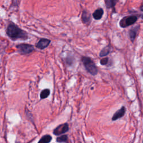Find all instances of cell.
Listing matches in <instances>:
<instances>
[{"label": "cell", "mask_w": 143, "mask_h": 143, "mask_svg": "<svg viewBox=\"0 0 143 143\" xmlns=\"http://www.w3.org/2000/svg\"><path fill=\"white\" fill-rule=\"evenodd\" d=\"M6 34L13 41L17 40H25L28 39L27 33L13 23H10L8 25L6 29Z\"/></svg>", "instance_id": "1"}, {"label": "cell", "mask_w": 143, "mask_h": 143, "mask_svg": "<svg viewBox=\"0 0 143 143\" xmlns=\"http://www.w3.org/2000/svg\"><path fill=\"white\" fill-rule=\"evenodd\" d=\"M83 64L86 68V71L92 75H96L98 73V69L94 62L90 58L83 57L82 58Z\"/></svg>", "instance_id": "2"}, {"label": "cell", "mask_w": 143, "mask_h": 143, "mask_svg": "<svg viewBox=\"0 0 143 143\" xmlns=\"http://www.w3.org/2000/svg\"><path fill=\"white\" fill-rule=\"evenodd\" d=\"M138 20V17L136 16H128L124 17L120 20V26L122 28H126L135 24Z\"/></svg>", "instance_id": "3"}, {"label": "cell", "mask_w": 143, "mask_h": 143, "mask_svg": "<svg viewBox=\"0 0 143 143\" xmlns=\"http://www.w3.org/2000/svg\"><path fill=\"white\" fill-rule=\"evenodd\" d=\"M18 51L21 54H28L35 50L34 47L28 44H20L16 45Z\"/></svg>", "instance_id": "4"}, {"label": "cell", "mask_w": 143, "mask_h": 143, "mask_svg": "<svg viewBox=\"0 0 143 143\" xmlns=\"http://www.w3.org/2000/svg\"><path fill=\"white\" fill-rule=\"evenodd\" d=\"M69 131V125L67 123L60 124L53 130V134L56 136H59L67 133Z\"/></svg>", "instance_id": "5"}, {"label": "cell", "mask_w": 143, "mask_h": 143, "mask_svg": "<svg viewBox=\"0 0 143 143\" xmlns=\"http://www.w3.org/2000/svg\"><path fill=\"white\" fill-rule=\"evenodd\" d=\"M50 40L45 39V38H41V39H40L39 41L37 42V43L36 44V47L38 49L42 50V49L47 48V47L49 45V44H50Z\"/></svg>", "instance_id": "6"}, {"label": "cell", "mask_w": 143, "mask_h": 143, "mask_svg": "<svg viewBox=\"0 0 143 143\" xmlns=\"http://www.w3.org/2000/svg\"><path fill=\"white\" fill-rule=\"evenodd\" d=\"M81 20L83 23L85 25H88L91 21V13L86 10H83L82 13Z\"/></svg>", "instance_id": "7"}, {"label": "cell", "mask_w": 143, "mask_h": 143, "mask_svg": "<svg viewBox=\"0 0 143 143\" xmlns=\"http://www.w3.org/2000/svg\"><path fill=\"white\" fill-rule=\"evenodd\" d=\"M125 112H126V108H125V107L122 106L121 108L113 114L112 117V120L116 121L122 117L125 114Z\"/></svg>", "instance_id": "8"}, {"label": "cell", "mask_w": 143, "mask_h": 143, "mask_svg": "<svg viewBox=\"0 0 143 143\" xmlns=\"http://www.w3.org/2000/svg\"><path fill=\"white\" fill-rule=\"evenodd\" d=\"M104 11L102 8H98L97 10H96L93 13L92 16L94 19L96 20H100L101 19L103 15H104Z\"/></svg>", "instance_id": "9"}, {"label": "cell", "mask_w": 143, "mask_h": 143, "mask_svg": "<svg viewBox=\"0 0 143 143\" xmlns=\"http://www.w3.org/2000/svg\"><path fill=\"white\" fill-rule=\"evenodd\" d=\"M139 29V26H135V28L131 29V30H130L129 36L132 41H134V40H135V39L136 38Z\"/></svg>", "instance_id": "10"}, {"label": "cell", "mask_w": 143, "mask_h": 143, "mask_svg": "<svg viewBox=\"0 0 143 143\" xmlns=\"http://www.w3.org/2000/svg\"><path fill=\"white\" fill-rule=\"evenodd\" d=\"M111 51V47L109 45L103 48L100 53V57H104L108 54Z\"/></svg>", "instance_id": "11"}, {"label": "cell", "mask_w": 143, "mask_h": 143, "mask_svg": "<svg viewBox=\"0 0 143 143\" xmlns=\"http://www.w3.org/2000/svg\"><path fill=\"white\" fill-rule=\"evenodd\" d=\"M52 140V137L50 135H45L42 136L37 143H49Z\"/></svg>", "instance_id": "12"}, {"label": "cell", "mask_w": 143, "mask_h": 143, "mask_svg": "<svg viewBox=\"0 0 143 143\" xmlns=\"http://www.w3.org/2000/svg\"><path fill=\"white\" fill-rule=\"evenodd\" d=\"M105 2L106 7L107 8H111L115 7L117 1H116V0H105Z\"/></svg>", "instance_id": "13"}, {"label": "cell", "mask_w": 143, "mask_h": 143, "mask_svg": "<svg viewBox=\"0 0 143 143\" xmlns=\"http://www.w3.org/2000/svg\"><path fill=\"white\" fill-rule=\"evenodd\" d=\"M50 91L49 89H44L42 90L41 93H40V98L42 100L45 99V98H46L48 97V96L50 95Z\"/></svg>", "instance_id": "14"}, {"label": "cell", "mask_w": 143, "mask_h": 143, "mask_svg": "<svg viewBox=\"0 0 143 143\" xmlns=\"http://www.w3.org/2000/svg\"><path fill=\"white\" fill-rule=\"evenodd\" d=\"M68 137L67 135H63L58 137L56 139V142L59 143H67L68 142Z\"/></svg>", "instance_id": "15"}, {"label": "cell", "mask_w": 143, "mask_h": 143, "mask_svg": "<svg viewBox=\"0 0 143 143\" xmlns=\"http://www.w3.org/2000/svg\"><path fill=\"white\" fill-rule=\"evenodd\" d=\"M108 62V58H104L100 60V64L102 66H106Z\"/></svg>", "instance_id": "16"}, {"label": "cell", "mask_w": 143, "mask_h": 143, "mask_svg": "<svg viewBox=\"0 0 143 143\" xmlns=\"http://www.w3.org/2000/svg\"><path fill=\"white\" fill-rule=\"evenodd\" d=\"M140 10H141V11H143V5H142V6L140 7Z\"/></svg>", "instance_id": "17"}, {"label": "cell", "mask_w": 143, "mask_h": 143, "mask_svg": "<svg viewBox=\"0 0 143 143\" xmlns=\"http://www.w3.org/2000/svg\"><path fill=\"white\" fill-rule=\"evenodd\" d=\"M142 19H143V16H142Z\"/></svg>", "instance_id": "18"}, {"label": "cell", "mask_w": 143, "mask_h": 143, "mask_svg": "<svg viewBox=\"0 0 143 143\" xmlns=\"http://www.w3.org/2000/svg\"><path fill=\"white\" fill-rule=\"evenodd\" d=\"M142 74H143V72H142Z\"/></svg>", "instance_id": "19"}, {"label": "cell", "mask_w": 143, "mask_h": 143, "mask_svg": "<svg viewBox=\"0 0 143 143\" xmlns=\"http://www.w3.org/2000/svg\"></svg>", "instance_id": "20"}]
</instances>
